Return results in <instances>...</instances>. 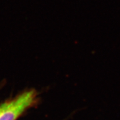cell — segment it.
I'll use <instances>...</instances> for the list:
<instances>
[{"label":"cell","instance_id":"6da1fadb","mask_svg":"<svg viewBox=\"0 0 120 120\" xmlns=\"http://www.w3.org/2000/svg\"><path fill=\"white\" fill-rule=\"evenodd\" d=\"M36 96V91L31 90L19 95L12 101L4 103L0 112V120H16L26 109L35 103Z\"/></svg>","mask_w":120,"mask_h":120},{"label":"cell","instance_id":"7a4b0ae2","mask_svg":"<svg viewBox=\"0 0 120 120\" xmlns=\"http://www.w3.org/2000/svg\"><path fill=\"white\" fill-rule=\"evenodd\" d=\"M2 109H3V105L0 106V112H1V110H2Z\"/></svg>","mask_w":120,"mask_h":120}]
</instances>
